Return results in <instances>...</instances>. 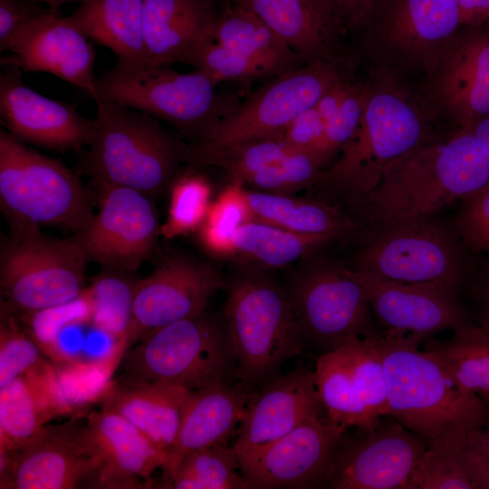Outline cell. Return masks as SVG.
I'll return each mask as SVG.
<instances>
[{
	"label": "cell",
	"mask_w": 489,
	"mask_h": 489,
	"mask_svg": "<svg viewBox=\"0 0 489 489\" xmlns=\"http://www.w3.org/2000/svg\"><path fill=\"white\" fill-rule=\"evenodd\" d=\"M371 338L385 372L387 416L422 437L427 446L489 419V404L465 391L435 357L379 332Z\"/></svg>",
	"instance_id": "3957f363"
},
{
	"label": "cell",
	"mask_w": 489,
	"mask_h": 489,
	"mask_svg": "<svg viewBox=\"0 0 489 489\" xmlns=\"http://www.w3.org/2000/svg\"><path fill=\"white\" fill-rule=\"evenodd\" d=\"M313 370L293 369L251 393L236 430V456L256 451L325 415Z\"/></svg>",
	"instance_id": "603a6c76"
},
{
	"label": "cell",
	"mask_w": 489,
	"mask_h": 489,
	"mask_svg": "<svg viewBox=\"0 0 489 489\" xmlns=\"http://www.w3.org/2000/svg\"><path fill=\"white\" fill-rule=\"evenodd\" d=\"M254 219L244 184L232 183L209 206L206 217L198 227L199 240L211 254L232 255V242L235 233Z\"/></svg>",
	"instance_id": "f35d334b"
},
{
	"label": "cell",
	"mask_w": 489,
	"mask_h": 489,
	"mask_svg": "<svg viewBox=\"0 0 489 489\" xmlns=\"http://www.w3.org/2000/svg\"><path fill=\"white\" fill-rule=\"evenodd\" d=\"M348 31L355 29L372 0H331Z\"/></svg>",
	"instance_id": "816d5d0a"
},
{
	"label": "cell",
	"mask_w": 489,
	"mask_h": 489,
	"mask_svg": "<svg viewBox=\"0 0 489 489\" xmlns=\"http://www.w3.org/2000/svg\"><path fill=\"white\" fill-rule=\"evenodd\" d=\"M351 337L321 354L314 380L327 417L346 427H368L387 416L382 360L372 338Z\"/></svg>",
	"instance_id": "9a60e30c"
},
{
	"label": "cell",
	"mask_w": 489,
	"mask_h": 489,
	"mask_svg": "<svg viewBox=\"0 0 489 489\" xmlns=\"http://www.w3.org/2000/svg\"><path fill=\"white\" fill-rule=\"evenodd\" d=\"M462 25L481 26L489 21V0H457Z\"/></svg>",
	"instance_id": "f5cc1de1"
},
{
	"label": "cell",
	"mask_w": 489,
	"mask_h": 489,
	"mask_svg": "<svg viewBox=\"0 0 489 489\" xmlns=\"http://www.w3.org/2000/svg\"><path fill=\"white\" fill-rule=\"evenodd\" d=\"M189 393L171 384L119 378L101 397V409L126 418L168 455Z\"/></svg>",
	"instance_id": "f1b7e54d"
},
{
	"label": "cell",
	"mask_w": 489,
	"mask_h": 489,
	"mask_svg": "<svg viewBox=\"0 0 489 489\" xmlns=\"http://www.w3.org/2000/svg\"><path fill=\"white\" fill-rule=\"evenodd\" d=\"M447 441L460 453L475 489H489V419Z\"/></svg>",
	"instance_id": "c3c4849f"
},
{
	"label": "cell",
	"mask_w": 489,
	"mask_h": 489,
	"mask_svg": "<svg viewBox=\"0 0 489 489\" xmlns=\"http://www.w3.org/2000/svg\"><path fill=\"white\" fill-rule=\"evenodd\" d=\"M469 129H471L489 154V115L475 123Z\"/></svg>",
	"instance_id": "11a10c76"
},
{
	"label": "cell",
	"mask_w": 489,
	"mask_h": 489,
	"mask_svg": "<svg viewBox=\"0 0 489 489\" xmlns=\"http://www.w3.org/2000/svg\"><path fill=\"white\" fill-rule=\"evenodd\" d=\"M0 206L8 224L82 230L94 215L90 187L62 162L0 129Z\"/></svg>",
	"instance_id": "5b68a950"
},
{
	"label": "cell",
	"mask_w": 489,
	"mask_h": 489,
	"mask_svg": "<svg viewBox=\"0 0 489 489\" xmlns=\"http://www.w3.org/2000/svg\"><path fill=\"white\" fill-rule=\"evenodd\" d=\"M469 27L436 63V92L461 129L489 115V32Z\"/></svg>",
	"instance_id": "4316f807"
},
{
	"label": "cell",
	"mask_w": 489,
	"mask_h": 489,
	"mask_svg": "<svg viewBox=\"0 0 489 489\" xmlns=\"http://www.w3.org/2000/svg\"><path fill=\"white\" fill-rule=\"evenodd\" d=\"M161 488L247 489V486L233 446L217 444L189 453Z\"/></svg>",
	"instance_id": "8d00e7d4"
},
{
	"label": "cell",
	"mask_w": 489,
	"mask_h": 489,
	"mask_svg": "<svg viewBox=\"0 0 489 489\" xmlns=\"http://www.w3.org/2000/svg\"><path fill=\"white\" fill-rule=\"evenodd\" d=\"M347 430L322 481L332 489H404L427 443L389 416Z\"/></svg>",
	"instance_id": "5bb4252c"
},
{
	"label": "cell",
	"mask_w": 489,
	"mask_h": 489,
	"mask_svg": "<svg viewBox=\"0 0 489 489\" xmlns=\"http://www.w3.org/2000/svg\"><path fill=\"white\" fill-rule=\"evenodd\" d=\"M3 52L11 54L1 56V65L50 73L96 100V52L68 15L50 10L33 18L12 35Z\"/></svg>",
	"instance_id": "7402d4cb"
},
{
	"label": "cell",
	"mask_w": 489,
	"mask_h": 489,
	"mask_svg": "<svg viewBox=\"0 0 489 489\" xmlns=\"http://www.w3.org/2000/svg\"><path fill=\"white\" fill-rule=\"evenodd\" d=\"M0 487L71 489L93 484L103 459L86 424L75 417L57 426H44L21 450L0 457Z\"/></svg>",
	"instance_id": "2e32d148"
},
{
	"label": "cell",
	"mask_w": 489,
	"mask_h": 489,
	"mask_svg": "<svg viewBox=\"0 0 489 489\" xmlns=\"http://www.w3.org/2000/svg\"><path fill=\"white\" fill-rule=\"evenodd\" d=\"M351 270L366 288L383 337L421 348L438 332L472 324L457 292L452 289L435 283L393 282Z\"/></svg>",
	"instance_id": "e0dca14e"
},
{
	"label": "cell",
	"mask_w": 489,
	"mask_h": 489,
	"mask_svg": "<svg viewBox=\"0 0 489 489\" xmlns=\"http://www.w3.org/2000/svg\"><path fill=\"white\" fill-rule=\"evenodd\" d=\"M68 16L117 61L147 62L143 0H86Z\"/></svg>",
	"instance_id": "4dcf8cb0"
},
{
	"label": "cell",
	"mask_w": 489,
	"mask_h": 489,
	"mask_svg": "<svg viewBox=\"0 0 489 489\" xmlns=\"http://www.w3.org/2000/svg\"><path fill=\"white\" fill-rule=\"evenodd\" d=\"M487 255L477 290L483 306L482 320L489 321V254Z\"/></svg>",
	"instance_id": "db71d44e"
},
{
	"label": "cell",
	"mask_w": 489,
	"mask_h": 489,
	"mask_svg": "<svg viewBox=\"0 0 489 489\" xmlns=\"http://www.w3.org/2000/svg\"><path fill=\"white\" fill-rule=\"evenodd\" d=\"M223 322L235 375L250 387L273 375L305 346L290 297L273 282L257 274L233 282Z\"/></svg>",
	"instance_id": "ba28073f"
},
{
	"label": "cell",
	"mask_w": 489,
	"mask_h": 489,
	"mask_svg": "<svg viewBox=\"0 0 489 489\" xmlns=\"http://www.w3.org/2000/svg\"><path fill=\"white\" fill-rule=\"evenodd\" d=\"M349 267L404 283H435L455 292L470 273L469 250L453 223L437 216L363 229Z\"/></svg>",
	"instance_id": "277c9868"
},
{
	"label": "cell",
	"mask_w": 489,
	"mask_h": 489,
	"mask_svg": "<svg viewBox=\"0 0 489 489\" xmlns=\"http://www.w3.org/2000/svg\"><path fill=\"white\" fill-rule=\"evenodd\" d=\"M370 89L354 82L334 116L325 124L317 157L322 165L340 153L353 135L362 116Z\"/></svg>",
	"instance_id": "bcb514c9"
},
{
	"label": "cell",
	"mask_w": 489,
	"mask_h": 489,
	"mask_svg": "<svg viewBox=\"0 0 489 489\" xmlns=\"http://www.w3.org/2000/svg\"><path fill=\"white\" fill-rule=\"evenodd\" d=\"M404 489H475L458 450L448 441L428 446Z\"/></svg>",
	"instance_id": "ab89813d"
},
{
	"label": "cell",
	"mask_w": 489,
	"mask_h": 489,
	"mask_svg": "<svg viewBox=\"0 0 489 489\" xmlns=\"http://www.w3.org/2000/svg\"><path fill=\"white\" fill-rule=\"evenodd\" d=\"M0 119L14 138L45 149L75 153L90 146L95 133L94 119L79 113L76 104L43 96L22 80V71L2 65Z\"/></svg>",
	"instance_id": "44dd1931"
},
{
	"label": "cell",
	"mask_w": 489,
	"mask_h": 489,
	"mask_svg": "<svg viewBox=\"0 0 489 489\" xmlns=\"http://www.w3.org/2000/svg\"><path fill=\"white\" fill-rule=\"evenodd\" d=\"M91 302L85 289L80 296L70 302L17 317L45 354L65 326L77 321L91 320Z\"/></svg>",
	"instance_id": "ee69618b"
},
{
	"label": "cell",
	"mask_w": 489,
	"mask_h": 489,
	"mask_svg": "<svg viewBox=\"0 0 489 489\" xmlns=\"http://www.w3.org/2000/svg\"><path fill=\"white\" fill-rule=\"evenodd\" d=\"M221 286L220 274L205 263L183 254L162 258L138 283L125 351L147 333L206 311Z\"/></svg>",
	"instance_id": "d6986e66"
},
{
	"label": "cell",
	"mask_w": 489,
	"mask_h": 489,
	"mask_svg": "<svg viewBox=\"0 0 489 489\" xmlns=\"http://www.w3.org/2000/svg\"><path fill=\"white\" fill-rule=\"evenodd\" d=\"M89 432L103 464L92 485L106 488L142 487L163 469L168 455L120 415L101 409L86 416Z\"/></svg>",
	"instance_id": "83f0119b"
},
{
	"label": "cell",
	"mask_w": 489,
	"mask_h": 489,
	"mask_svg": "<svg viewBox=\"0 0 489 489\" xmlns=\"http://www.w3.org/2000/svg\"><path fill=\"white\" fill-rule=\"evenodd\" d=\"M204 72H178L170 66L116 62L97 78V98L145 112L181 137L204 140L237 105L219 95ZM95 100V101H96Z\"/></svg>",
	"instance_id": "8992f818"
},
{
	"label": "cell",
	"mask_w": 489,
	"mask_h": 489,
	"mask_svg": "<svg viewBox=\"0 0 489 489\" xmlns=\"http://www.w3.org/2000/svg\"><path fill=\"white\" fill-rule=\"evenodd\" d=\"M216 1L218 5L220 11L224 10L225 8H226L227 6L231 5L234 3V0H216Z\"/></svg>",
	"instance_id": "6f0895ef"
},
{
	"label": "cell",
	"mask_w": 489,
	"mask_h": 489,
	"mask_svg": "<svg viewBox=\"0 0 489 489\" xmlns=\"http://www.w3.org/2000/svg\"><path fill=\"white\" fill-rule=\"evenodd\" d=\"M192 67L204 72L216 84L224 81H247L273 75L263 64L215 40L203 46Z\"/></svg>",
	"instance_id": "f6af8a7d"
},
{
	"label": "cell",
	"mask_w": 489,
	"mask_h": 489,
	"mask_svg": "<svg viewBox=\"0 0 489 489\" xmlns=\"http://www.w3.org/2000/svg\"><path fill=\"white\" fill-rule=\"evenodd\" d=\"M219 14L216 0H143L147 62L192 66L214 40Z\"/></svg>",
	"instance_id": "cb8c5ba5"
},
{
	"label": "cell",
	"mask_w": 489,
	"mask_h": 489,
	"mask_svg": "<svg viewBox=\"0 0 489 489\" xmlns=\"http://www.w3.org/2000/svg\"><path fill=\"white\" fill-rule=\"evenodd\" d=\"M250 388L242 381L235 385L217 381L190 391L176 440L162 469L159 488L189 453L217 444H228L244 416L251 395Z\"/></svg>",
	"instance_id": "484cf974"
},
{
	"label": "cell",
	"mask_w": 489,
	"mask_h": 489,
	"mask_svg": "<svg viewBox=\"0 0 489 489\" xmlns=\"http://www.w3.org/2000/svg\"><path fill=\"white\" fill-rule=\"evenodd\" d=\"M37 4H45L47 5L48 8L53 11H58L59 7L65 3L72 2V1H86V0H32Z\"/></svg>",
	"instance_id": "9f6ffc18"
},
{
	"label": "cell",
	"mask_w": 489,
	"mask_h": 489,
	"mask_svg": "<svg viewBox=\"0 0 489 489\" xmlns=\"http://www.w3.org/2000/svg\"><path fill=\"white\" fill-rule=\"evenodd\" d=\"M171 187L168 214L160 230L166 239L198 229L211 204V186L201 175L177 177Z\"/></svg>",
	"instance_id": "60d3db41"
},
{
	"label": "cell",
	"mask_w": 489,
	"mask_h": 489,
	"mask_svg": "<svg viewBox=\"0 0 489 489\" xmlns=\"http://www.w3.org/2000/svg\"><path fill=\"white\" fill-rule=\"evenodd\" d=\"M133 272L110 268L91 279L87 292L90 296L91 321L125 343L131 324L133 302L138 279Z\"/></svg>",
	"instance_id": "74e56055"
},
{
	"label": "cell",
	"mask_w": 489,
	"mask_h": 489,
	"mask_svg": "<svg viewBox=\"0 0 489 489\" xmlns=\"http://www.w3.org/2000/svg\"><path fill=\"white\" fill-rule=\"evenodd\" d=\"M120 378L195 390L235 374L224 322L206 311L152 331L128 349Z\"/></svg>",
	"instance_id": "30bf717a"
},
{
	"label": "cell",
	"mask_w": 489,
	"mask_h": 489,
	"mask_svg": "<svg viewBox=\"0 0 489 489\" xmlns=\"http://www.w3.org/2000/svg\"><path fill=\"white\" fill-rule=\"evenodd\" d=\"M322 167L312 153L291 149L282 159L249 177L243 184L264 192L288 195L315 187Z\"/></svg>",
	"instance_id": "7bdbcfd3"
},
{
	"label": "cell",
	"mask_w": 489,
	"mask_h": 489,
	"mask_svg": "<svg viewBox=\"0 0 489 489\" xmlns=\"http://www.w3.org/2000/svg\"><path fill=\"white\" fill-rule=\"evenodd\" d=\"M460 25L457 0H372L355 29L396 57L434 65Z\"/></svg>",
	"instance_id": "ffe728a7"
},
{
	"label": "cell",
	"mask_w": 489,
	"mask_h": 489,
	"mask_svg": "<svg viewBox=\"0 0 489 489\" xmlns=\"http://www.w3.org/2000/svg\"><path fill=\"white\" fill-rule=\"evenodd\" d=\"M98 212L72 236L89 263L134 272L154 253L161 225L152 199L131 187L91 180Z\"/></svg>",
	"instance_id": "4fadbf2b"
},
{
	"label": "cell",
	"mask_w": 489,
	"mask_h": 489,
	"mask_svg": "<svg viewBox=\"0 0 489 489\" xmlns=\"http://www.w3.org/2000/svg\"><path fill=\"white\" fill-rule=\"evenodd\" d=\"M340 240L331 235H305L252 219L234 235L232 255L264 267H283Z\"/></svg>",
	"instance_id": "836d02e7"
},
{
	"label": "cell",
	"mask_w": 489,
	"mask_h": 489,
	"mask_svg": "<svg viewBox=\"0 0 489 489\" xmlns=\"http://www.w3.org/2000/svg\"><path fill=\"white\" fill-rule=\"evenodd\" d=\"M214 40L263 64L273 76L306 64L257 15L236 4L220 11Z\"/></svg>",
	"instance_id": "d6a6232c"
},
{
	"label": "cell",
	"mask_w": 489,
	"mask_h": 489,
	"mask_svg": "<svg viewBox=\"0 0 489 489\" xmlns=\"http://www.w3.org/2000/svg\"><path fill=\"white\" fill-rule=\"evenodd\" d=\"M486 24H488V30H489V21Z\"/></svg>",
	"instance_id": "680465c9"
},
{
	"label": "cell",
	"mask_w": 489,
	"mask_h": 489,
	"mask_svg": "<svg viewBox=\"0 0 489 489\" xmlns=\"http://www.w3.org/2000/svg\"><path fill=\"white\" fill-rule=\"evenodd\" d=\"M346 430L325 414L256 451L237 456L247 489L322 485L332 454Z\"/></svg>",
	"instance_id": "ac0fdd59"
},
{
	"label": "cell",
	"mask_w": 489,
	"mask_h": 489,
	"mask_svg": "<svg viewBox=\"0 0 489 489\" xmlns=\"http://www.w3.org/2000/svg\"><path fill=\"white\" fill-rule=\"evenodd\" d=\"M323 129L324 123L313 106L299 114L279 137L292 149L308 151L317 157Z\"/></svg>",
	"instance_id": "681fc988"
},
{
	"label": "cell",
	"mask_w": 489,
	"mask_h": 489,
	"mask_svg": "<svg viewBox=\"0 0 489 489\" xmlns=\"http://www.w3.org/2000/svg\"><path fill=\"white\" fill-rule=\"evenodd\" d=\"M452 223L469 252L489 254V182L460 201Z\"/></svg>",
	"instance_id": "7dc6e473"
},
{
	"label": "cell",
	"mask_w": 489,
	"mask_h": 489,
	"mask_svg": "<svg viewBox=\"0 0 489 489\" xmlns=\"http://www.w3.org/2000/svg\"><path fill=\"white\" fill-rule=\"evenodd\" d=\"M339 61L306 63L276 75L222 118L197 143L207 147L279 136L347 72Z\"/></svg>",
	"instance_id": "7c38bea8"
},
{
	"label": "cell",
	"mask_w": 489,
	"mask_h": 489,
	"mask_svg": "<svg viewBox=\"0 0 489 489\" xmlns=\"http://www.w3.org/2000/svg\"><path fill=\"white\" fill-rule=\"evenodd\" d=\"M289 297L304 343L321 355L351 337L379 332L366 288L346 264L314 261L297 276Z\"/></svg>",
	"instance_id": "8fae6325"
},
{
	"label": "cell",
	"mask_w": 489,
	"mask_h": 489,
	"mask_svg": "<svg viewBox=\"0 0 489 489\" xmlns=\"http://www.w3.org/2000/svg\"><path fill=\"white\" fill-rule=\"evenodd\" d=\"M8 225L0 239L1 305L20 315L70 302L84 292L89 262L73 236L56 238L35 225Z\"/></svg>",
	"instance_id": "9c48e42d"
},
{
	"label": "cell",
	"mask_w": 489,
	"mask_h": 489,
	"mask_svg": "<svg viewBox=\"0 0 489 489\" xmlns=\"http://www.w3.org/2000/svg\"><path fill=\"white\" fill-rule=\"evenodd\" d=\"M246 197L254 219L305 235H331L344 239L357 235L361 227L342 207L325 201L248 190Z\"/></svg>",
	"instance_id": "1f68e13d"
},
{
	"label": "cell",
	"mask_w": 489,
	"mask_h": 489,
	"mask_svg": "<svg viewBox=\"0 0 489 489\" xmlns=\"http://www.w3.org/2000/svg\"><path fill=\"white\" fill-rule=\"evenodd\" d=\"M432 140L405 96L389 88L370 90L353 135L315 187L345 202L369 191L391 163Z\"/></svg>",
	"instance_id": "52a82bcc"
},
{
	"label": "cell",
	"mask_w": 489,
	"mask_h": 489,
	"mask_svg": "<svg viewBox=\"0 0 489 489\" xmlns=\"http://www.w3.org/2000/svg\"><path fill=\"white\" fill-rule=\"evenodd\" d=\"M291 149L279 136L217 147L189 144L187 163L218 168L232 180L243 183L282 159Z\"/></svg>",
	"instance_id": "d590c367"
},
{
	"label": "cell",
	"mask_w": 489,
	"mask_h": 489,
	"mask_svg": "<svg viewBox=\"0 0 489 489\" xmlns=\"http://www.w3.org/2000/svg\"><path fill=\"white\" fill-rule=\"evenodd\" d=\"M48 364L0 388L1 457L26 446L60 414L46 380Z\"/></svg>",
	"instance_id": "f546056e"
},
{
	"label": "cell",
	"mask_w": 489,
	"mask_h": 489,
	"mask_svg": "<svg viewBox=\"0 0 489 489\" xmlns=\"http://www.w3.org/2000/svg\"><path fill=\"white\" fill-rule=\"evenodd\" d=\"M489 182V154L469 129L391 163L368 192L344 202L361 230L436 215Z\"/></svg>",
	"instance_id": "6da1fadb"
},
{
	"label": "cell",
	"mask_w": 489,
	"mask_h": 489,
	"mask_svg": "<svg viewBox=\"0 0 489 489\" xmlns=\"http://www.w3.org/2000/svg\"><path fill=\"white\" fill-rule=\"evenodd\" d=\"M257 15L305 63L339 61L348 29L331 0H234Z\"/></svg>",
	"instance_id": "d4e9b609"
},
{
	"label": "cell",
	"mask_w": 489,
	"mask_h": 489,
	"mask_svg": "<svg viewBox=\"0 0 489 489\" xmlns=\"http://www.w3.org/2000/svg\"><path fill=\"white\" fill-rule=\"evenodd\" d=\"M95 133L76 152L77 169L91 179L134 188L154 199L172 186L189 144L140 110L96 100Z\"/></svg>",
	"instance_id": "7a4b0ae2"
},
{
	"label": "cell",
	"mask_w": 489,
	"mask_h": 489,
	"mask_svg": "<svg viewBox=\"0 0 489 489\" xmlns=\"http://www.w3.org/2000/svg\"><path fill=\"white\" fill-rule=\"evenodd\" d=\"M421 349L439 360L465 391L489 404V321L458 329L447 340L432 339Z\"/></svg>",
	"instance_id": "e575fe53"
},
{
	"label": "cell",
	"mask_w": 489,
	"mask_h": 489,
	"mask_svg": "<svg viewBox=\"0 0 489 489\" xmlns=\"http://www.w3.org/2000/svg\"><path fill=\"white\" fill-rule=\"evenodd\" d=\"M0 388L48 364L43 351L23 327L17 315L1 305Z\"/></svg>",
	"instance_id": "b9f144b4"
},
{
	"label": "cell",
	"mask_w": 489,
	"mask_h": 489,
	"mask_svg": "<svg viewBox=\"0 0 489 489\" xmlns=\"http://www.w3.org/2000/svg\"><path fill=\"white\" fill-rule=\"evenodd\" d=\"M50 10V8L46 9L32 0H0L1 53L12 35L21 26Z\"/></svg>",
	"instance_id": "f907efd6"
}]
</instances>
